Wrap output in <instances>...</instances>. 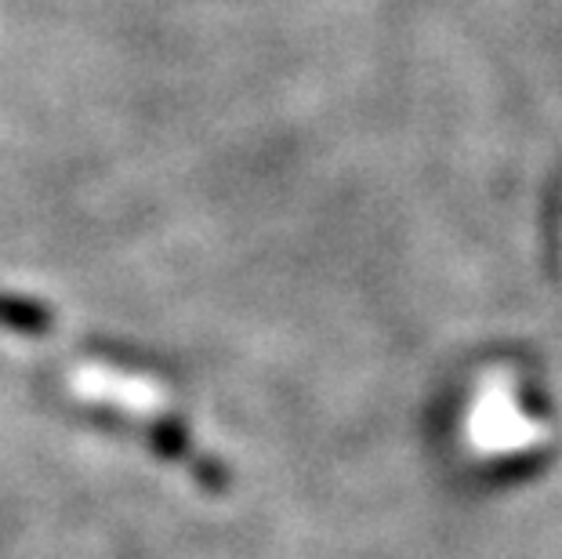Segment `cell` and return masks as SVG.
I'll list each match as a JSON object with an SVG mask.
<instances>
[{"mask_svg": "<svg viewBox=\"0 0 562 559\" xmlns=\"http://www.w3.org/2000/svg\"><path fill=\"white\" fill-rule=\"evenodd\" d=\"M0 324L11 327V331H19V335H30V338H44V335H52V324H55V316L47 313V309L41 305H33V302H22V299H4L0 294Z\"/></svg>", "mask_w": 562, "mask_h": 559, "instance_id": "1", "label": "cell"}]
</instances>
